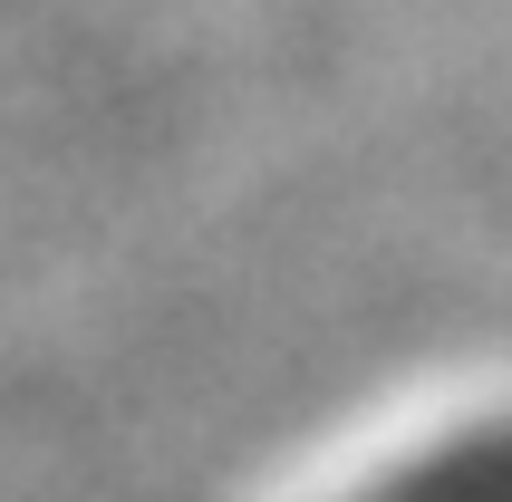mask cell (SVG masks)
Returning a JSON list of instances; mask_svg holds the SVG:
<instances>
[{
    "instance_id": "1",
    "label": "cell",
    "mask_w": 512,
    "mask_h": 502,
    "mask_svg": "<svg viewBox=\"0 0 512 502\" xmlns=\"http://www.w3.org/2000/svg\"><path fill=\"white\" fill-rule=\"evenodd\" d=\"M358 502H512V416L474 425V435L416 454V464H397V474L377 483V493H358Z\"/></svg>"
}]
</instances>
